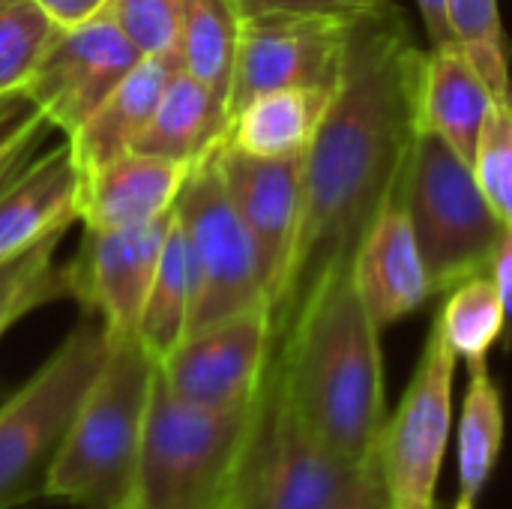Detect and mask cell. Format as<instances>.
Segmentation results:
<instances>
[{"instance_id": "cell-1", "label": "cell", "mask_w": 512, "mask_h": 509, "mask_svg": "<svg viewBox=\"0 0 512 509\" xmlns=\"http://www.w3.org/2000/svg\"><path fill=\"white\" fill-rule=\"evenodd\" d=\"M426 54L387 3L357 18L333 102L303 156V213L276 327L330 267L351 261L375 210L408 165Z\"/></svg>"}, {"instance_id": "cell-2", "label": "cell", "mask_w": 512, "mask_h": 509, "mask_svg": "<svg viewBox=\"0 0 512 509\" xmlns=\"http://www.w3.org/2000/svg\"><path fill=\"white\" fill-rule=\"evenodd\" d=\"M273 384L306 432L348 462L369 465L387 423L381 330L366 312L351 261L330 267L288 318Z\"/></svg>"}, {"instance_id": "cell-3", "label": "cell", "mask_w": 512, "mask_h": 509, "mask_svg": "<svg viewBox=\"0 0 512 509\" xmlns=\"http://www.w3.org/2000/svg\"><path fill=\"white\" fill-rule=\"evenodd\" d=\"M159 360L138 333L111 336L108 357L81 399L45 477L48 498L84 509H120L141 453Z\"/></svg>"}, {"instance_id": "cell-4", "label": "cell", "mask_w": 512, "mask_h": 509, "mask_svg": "<svg viewBox=\"0 0 512 509\" xmlns=\"http://www.w3.org/2000/svg\"><path fill=\"white\" fill-rule=\"evenodd\" d=\"M261 411V396L240 408H201L153 378L141 453L120 509H225Z\"/></svg>"}, {"instance_id": "cell-5", "label": "cell", "mask_w": 512, "mask_h": 509, "mask_svg": "<svg viewBox=\"0 0 512 509\" xmlns=\"http://www.w3.org/2000/svg\"><path fill=\"white\" fill-rule=\"evenodd\" d=\"M405 186L432 291H453L480 273H492L507 225L489 207L474 168L444 138L417 129Z\"/></svg>"}, {"instance_id": "cell-6", "label": "cell", "mask_w": 512, "mask_h": 509, "mask_svg": "<svg viewBox=\"0 0 512 509\" xmlns=\"http://www.w3.org/2000/svg\"><path fill=\"white\" fill-rule=\"evenodd\" d=\"M111 348L99 315H84L36 375L0 408V509L42 492L81 399Z\"/></svg>"}, {"instance_id": "cell-7", "label": "cell", "mask_w": 512, "mask_h": 509, "mask_svg": "<svg viewBox=\"0 0 512 509\" xmlns=\"http://www.w3.org/2000/svg\"><path fill=\"white\" fill-rule=\"evenodd\" d=\"M216 147L192 165L174 204L195 279L186 336L261 306L273 309L261 252L228 198Z\"/></svg>"}, {"instance_id": "cell-8", "label": "cell", "mask_w": 512, "mask_h": 509, "mask_svg": "<svg viewBox=\"0 0 512 509\" xmlns=\"http://www.w3.org/2000/svg\"><path fill=\"white\" fill-rule=\"evenodd\" d=\"M369 465L348 462L315 441L267 378L225 509H336L351 498Z\"/></svg>"}, {"instance_id": "cell-9", "label": "cell", "mask_w": 512, "mask_h": 509, "mask_svg": "<svg viewBox=\"0 0 512 509\" xmlns=\"http://www.w3.org/2000/svg\"><path fill=\"white\" fill-rule=\"evenodd\" d=\"M459 357L435 318L417 369L378 438V468L390 509H438V480L453 429Z\"/></svg>"}, {"instance_id": "cell-10", "label": "cell", "mask_w": 512, "mask_h": 509, "mask_svg": "<svg viewBox=\"0 0 512 509\" xmlns=\"http://www.w3.org/2000/svg\"><path fill=\"white\" fill-rule=\"evenodd\" d=\"M357 18L255 15L240 21L228 120L255 96L285 87L336 84Z\"/></svg>"}, {"instance_id": "cell-11", "label": "cell", "mask_w": 512, "mask_h": 509, "mask_svg": "<svg viewBox=\"0 0 512 509\" xmlns=\"http://www.w3.org/2000/svg\"><path fill=\"white\" fill-rule=\"evenodd\" d=\"M141 54L123 36L108 9L69 27H57L21 93L42 108L51 129L75 135L90 114L138 66Z\"/></svg>"}, {"instance_id": "cell-12", "label": "cell", "mask_w": 512, "mask_h": 509, "mask_svg": "<svg viewBox=\"0 0 512 509\" xmlns=\"http://www.w3.org/2000/svg\"><path fill=\"white\" fill-rule=\"evenodd\" d=\"M276 315L261 306L189 333L168 357L159 375L168 390L201 408H240L264 393L276 339Z\"/></svg>"}, {"instance_id": "cell-13", "label": "cell", "mask_w": 512, "mask_h": 509, "mask_svg": "<svg viewBox=\"0 0 512 509\" xmlns=\"http://www.w3.org/2000/svg\"><path fill=\"white\" fill-rule=\"evenodd\" d=\"M222 183L246 222L267 273L270 306L279 315L303 213V156L264 159L225 144L216 147Z\"/></svg>"}, {"instance_id": "cell-14", "label": "cell", "mask_w": 512, "mask_h": 509, "mask_svg": "<svg viewBox=\"0 0 512 509\" xmlns=\"http://www.w3.org/2000/svg\"><path fill=\"white\" fill-rule=\"evenodd\" d=\"M171 216L174 210L147 225L84 228V243L75 264L66 270V285L69 294L105 321L111 336L138 333Z\"/></svg>"}, {"instance_id": "cell-15", "label": "cell", "mask_w": 512, "mask_h": 509, "mask_svg": "<svg viewBox=\"0 0 512 509\" xmlns=\"http://www.w3.org/2000/svg\"><path fill=\"white\" fill-rule=\"evenodd\" d=\"M405 174L408 165L375 210L351 255L354 288L378 330L408 318L435 294L411 222Z\"/></svg>"}, {"instance_id": "cell-16", "label": "cell", "mask_w": 512, "mask_h": 509, "mask_svg": "<svg viewBox=\"0 0 512 509\" xmlns=\"http://www.w3.org/2000/svg\"><path fill=\"white\" fill-rule=\"evenodd\" d=\"M192 165L147 153H123L84 174L78 219L90 231L147 225L168 216Z\"/></svg>"}, {"instance_id": "cell-17", "label": "cell", "mask_w": 512, "mask_h": 509, "mask_svg": "<svg viewBox=\"0 0 512 509\" xmlns=\"http://www.w3.org/2000/svg\"><path fill=\"white\" fill-rule=\"evenodd\" d=\"M84 171L69 147L24 165L0 189V258H9L78 219Z\"/></svg>"}, {"instance_id": "cell-18", "label": "cell", "mask_w": 512, "mask_h": 509, "mask_svg": "<svg viewBox=\"0 0 512 509\" xmlns=\"http://www.w3.org/2000/svg\"><path fill=\"white\" fill-rule=\"evenodd\" d=\"M495 108L486 78L462 45H438L423 60L417 129L444 138L468 165H474L480 132Z\"/></svg>"}, {"instance_id": "cell-19", "label": "cell", "mask_w": 512, "mask_h": 509, "mask_svg": "<svg viewBox=\"0 0 512 509\" xmlns=\"http://www.w3.org/2000/svg\"><path fill=\"white\" fill-rule=\"evenodd\" d=\"M180 69V51L141 57L138 66L117 84V90L90 114V120L66 138L84 174L132 150L150 123L168 81Z\"/></svg>"}, {"instance_id": "cell-20", "label": "cell", "mask_w": 512, "mask_h": 509, "mask_svg": "<svg viewBox=\"0 0 512 509\" xmlns=\"http://www.w3.org/2000/svg\"><path fill=\"white\" fill-rule=\"evenodd\" d=\"M336 84L285 87L255 96L228 120L225 144L264 159L306 156L333 102Z\"/></svg>"}, {"instance_id": "cell-21", "label": "cell", "mask_w": 512, "mask_h": 509, "mask_svg": "<svg viewBox=\"0 0 512 509\" xmlns=\"http://www.w3.org/2000/svg\"><path fill=\"white\" fill-rule=\"evenodd\" d=\"M225 129V102L195 75L180 69L168 81L150 123L144 126L132 150L195 165L225 138Z\"/></svg>"}, {"instance_id": "cell-22", "label": "cell", "mask_w": 512, "mask_h": 509, "mask_svg": "<svg viewBox=\"0 0 512 509\" xmlns=\"http://www.w3.org/2000/svg\"><path fill=\"white\" fill-rule=\"evenodd\" d=\"M468 390L462 402L459 432H456V501L453 509H480V495L489 486L495 465L501 459L507 411L498 381L489 366L468 369Z\"/></svg>"}, {"instance_id": "cell-23", "label": "cell", "mask_w": 512, "mask_h": 509, "mask_svg": "<svg viewBox=\"0 0 512 509\" xmlns=\"http://www.w3.org/2000/svg\"><path fill=\"white\" fill-rule=\"evenodd\" d=\"M192 300H195L192 261H189L183 225L174 210L171 228L165 234V246L156 264V276H153V285H150V294L138 321V339L156 360L168 357L186 339Z\"/></svg>"}, {"instance_id": "cell-24", "label": "cell", "mask_w": 512, "mask_h": 509, "mask_svg": "<svg viewBox=\"0 0 512 509\" xmlns=\"http://www.w3.org/2000/svg\"><path fill=\"white\" fill-rule=\"evenodd\" d=\"M240 12L234 0H183L180 57L183 69L207 84L228 111L234 54L240 36Z\"/></svg>"}, {"instance_id": "cell-25", "label": "cell", "mask_w": 512, "mask_h": 509, "mask_svg": "<svg viewBox=\"0 0 512 509\" xmlns=\"http://www.w3.org/2000/svg\"><path fill=\"white\" fill-rule=\"evenodd\" d=\"M438 321L450 348L459 360L468 363V369L486 366L489 351L507 330L504 300L492 273H480L456 285L438 312Z\"/></svg>"}, {"instance_id": "cell-26", "label": "cell", "mask_w": 512, "mask_h": 509, "mask_svg": "<svg viewBox=\"0 0 512 509\" xmlns=\"http://www.w3.org/2000/svg\"><path fill=\"white\" fill-rule=\"evenodd\" d=\"M66 231H54L39 243L0 258V336L36 306L69 294L66 273L54 267V252Z\"/></svg>"}, {"instance_id": "cell-27", "label": "cell", "mask_w": 512, "mask_h": 509, "mask_svg": "<svg viewBox=\"0 0 512 509\" xmlns=\"http://www.w3.org/2000/svg\"><path fill=\"white\" fill-rule=\"evenodd\" d=\"M447 18L453 39L468 51L495 102L512 105L510 48L498 0H447Z\"/></svg>"}, {"instance_id": "cell-28", "label": "cell", "mask_w": 512, "mask_h": 509, "mask_svg": "<svg viewBox=\"0 0 512 509\" xmlns=\"http://www.w3.org/2000/svg\"><path fill=\"white\" fill-rule=\"evenodd\" d=\"M57 27L36 0H9L0 9V93L24 87Z\"/></svg>"}, {"instance_id": "cell-29", "label": "cell", "mask_w": 512, "mask_h": 509, "mask_svg": "<svg viewBox=\"0 0 512 509\" xmlns=\"http://www.w3.org/2000/svg\"><path fill=\"white\" fill-rule=\"evenodd\" d=\"M474 177L498 213V219L512 228V105L495 102L489 120L480 132L477 156H474Z\"/></svg>"}, {"instance_id": "cell-30", "label": "cell", "mask_w": 512, "mask_h": 509, "mask_svg": "<svg viewBox=\"0 0 512 509\" xmlns=\"http://www.w3.org/2000/svg\"><path fill=\"white\" fill-rule=\"evenodd\" d=\"M105 9L141 57L180 51L183 0H111Z\"/></svg>"}, {"instance_id": "cell-31", "label": "cell", "mask_w": 512, "mask_h": 509, "mask_svg": "<svg viewBox=\"0 0 512 509\" xmlns=\"http://www.w3.org/2000/svg\"><path fill=\"white\" fill-rule=\"evenodd\" d=\"M45 129H51L48 117L21 90L3 96L0 102V189L27 165V156Z\"/></svg>"}, {"instance_id": "cell-32", "label": "cell", "mask_w": 512, "mask_h": 509, "mask_svg": "<svg viewBox=\"0 0 512 509\" xmlns=\"http://www.w3.org/2000/svg\"><path fill=\"white\" fill-rule=\"evenodd\" d=\"M390 0H234L240 18L255 15H345L363 18L384 9Z\"/></svg>"}, {"instance_id": "cell-33", "label": "cell", "mask_w": 512, "mask_h": 509, "mask_svg": "<svg viewBox=\"0 0 512 509\" xmlns=\"http://www.w3.org/2000/svg\"><path fill=\"white\" fill-rule=\"evenodd\" d=\"M336 509H390L387 501V489H384V477H381V468H378V459L363 471L357 489L351 492V498Z\"/></svg>"}, {"instance_id": "cell-34", "label": "cell", "mask_w": 512, "mask_h": 509, "mask_svg": "<svg viewBox=\"0 0 512 509\" xmlns=\"http://www.w3.org/2000/svg\"><path fill=\"white\" fill-rule=\"evenodd\" d=\"M60 27L78 24L84 18H93L96 12H102L111 0H36Z\"/></svg>"}, {"instance_id": "cell-35", "label": "cell", "mask_w": 512, "mask_h": 509, "mask_svg": "<svg viewBox=\"0 0 512 509\" xmlns=\"http://www.w3.org/2000/svg\"><path fill=\"white\" fill-rule=\"evenodd\" d=\"M492 279L501 291L504 300V312H507V327L512 333V228H507L495 258H492Z\"/></svg>"}, {"instance_id": "cell-36", "label": "cell", "mask_w": 512, "mask_h": 509, "mask_svg": "<svg viewBox=\"0 0 512 509\" xmlns=\"http://www.w3.org/2000/svg\"><path fill=\"white\" fill-rule=\"evenodd\" d=\"M426 33L432 39V48L438 45H453V30H450V18H447V0H417ZM459 45V42H456Z\"/></svg>"}, {"instance_id": "cell-37", "label": "cell", "mask_w": 512, "mask_h": 509, "mask_svg": "<svg viewBox=\"0 0 512 509\" xmlns=\"http://www.w3.org/2000/svg\"><path fill=\"white\" fill-rule=\"evenodd\" d=\"M6 3H9V0H0V9H3V6H6Z\"/></svg>"}, {"instance_id": "cell-38", "label": "cell", "mask_w": 512, "mask_h": 509, "mask_svg": "<svg viewBox=\"0 0 512 509\" xmlns=\"http://www.w3.org/2000/svg\"><path fill=\"white\" fill-rule=\"evenodd\" d=\"M3 96H6V93H0V102H3Z\"/></svg>"}]
</instances>
